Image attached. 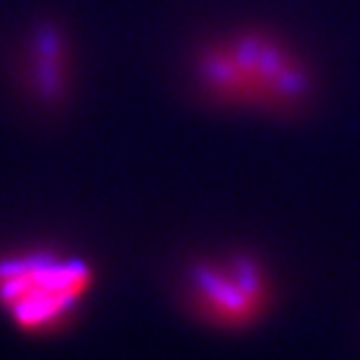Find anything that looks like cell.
<instances>
[{
  "mask_svg": "<svg viewBox=\"0 0 360 360\" xmlns=\"http://www.w3.org/2000/svg\"><path fill=\"white\" fill-rule=\"evenodd\" d=\"M193 82L207 103L288 117L316 94L309 60L265 28H235L205 40L191 60Z\"/></svg>",
  "mask_w": 360,
  "mask_h": 360,
  "instance_id": "6da1fadb",
  "label": "cell"
},
{
  "mask_svg": "<svg viewBox=\"0 0 360 360\" xmlns=\"http://www.w3.org/2000/svg\"><path fill=\"white\" fill-rule=\"evenodd\" d=\"M94 288L86 258L53 249H26L0 256V309L19 330L63 328Z\"/></svg>",
  "mask_w": 360,
  "mask_h": 360,
  "instance_id": "7a4b0ae2",
  "label": "cell"
},
{
  "mask_svg": "<svg viewBox=\"0 0 360 360\" xmlns=\"http://www.w3.org/2000/svg\"><path fill=\"white\" fill-rule=\"evenodd\" d=\"M186 297L207 323L240 330L254 326L270 309L272 281L249 254L205 258L186 274Z\"/></svg>",
  "mask_w": 360,
  "mask_h": 360,
  "instance_id": "3957f363",
  "label": "cell"
},
{
  "mask_svg": "<svg viewBox=\"0 0 360 360\" xmlns=\"http://www.w3.org/2000/svg\"><path fill=\"white\" fill-rule=\"evenodd\" d=\"M30 89L42 103L56 105L68 96L72 84V49L68 33L60 26L40 24L28 44Z\"/></svg>",
  "mask_w": 360,
  "mask_h": 360,
  "instance_id": "277c9868",
  "label": "cell"
}]
</instances>
